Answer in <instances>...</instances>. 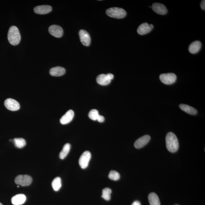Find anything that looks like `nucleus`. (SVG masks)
Returning <instances> with one entry per match:
<instances>
[{
  "instance_id": "f3484780",
  "label": "nucleus",
  "mask_w": 205,
  "mask_h": 205,
  "mask_svg": "<svg viewBox=\"0 0 205 205\" xmlns=\"http://www.w3.org/2000/svg\"><path fill=\"white\" fill-rule=\"evenodd\" d=\"M201 47V43L199 41L193 42L189 46L188 50L191 53L196 54L200 50Z\"/></svg>"
},
{
  "instance_id": "b1692460",
  "label": "nucleus",
  "mask_w": 205,
  "mask_h": 205,
  "mask_svg": "<svg viewBox=\"0 0 205 205\" xmlns=\"http://www.w3.org/2000/svg\"><path fill=\"white\" fill-rule=\"evenodd\" d=\"M111 193L112 190L111 189L109 188H105L102 191V195L101 197L105 200L109 201L111 199Z\"/></svg>"
},
{
  "instance_id": "20e7f679",
  "label": "nucleus",
  "mask_w": 205,
  "mask_h": 205,
  "mask_svg": "<svg viewBox=\"0 0 205 205\" xmlns=\"http://www.w3.org/2000/svg\"><path fill=\"white\" fill-rule=\"evenodd\" d=\"M15 181L17 185L22 186H27L32 183V179L29 175H20L16 178Z\"/></svg>"
},
{
  "instance_id": "c756f323",
  "label": "nucleus",
  "mask_w": 205,
  "mask_h": 205,
  "mask_svg": "<svg viewBox=\"0 0 205 205\" xmlns=\"http://www.w3.org/2000/svg\"><path fill=\"white\" fill-rule=\"evenodd\" d=\"M131 205H141V204L139 201H134Z\"/></svg>"
},
{
  "instance_id": "7c9ffc66",
  "label": "nucleus",
  "mask_w": 205,
  "mask_h": 205,
  "mask_svg": "<svg viewBox=\"0 0 205 205\" xmlns=\"http://www.w3.org/2000/svg\"><path fill=\"white\" fill-rule=\"evenodd\" d=\"M0 205H3L2 204V203H0Z\"/></svg>"
},
{
  "instance_id": "cd10ccee",
  "label": "nucleus",
  "mask_w": 205,
  "mask_h": 205,
  "mask_svg": "<svg viewBox=\"0 0 205 205\" xmlns=\"http://www.w3.org/2000/svg\"><path fill=\"white\" fill-rule=\"evenodd\" d=\"M201 8L203 10H205V1L203 0L200 3Z\"/></svg>"
},
{
  "instance_id": "4468645a",
  "label": "nucleus",
  "mask_w": 205,
  "mask_h": 205,
  "mask_svg": "<svg viewBox=\"0 0 205 205\" xmlns=\"http://www.w3.org/2000/svg\"><path fill=\"white\" fill-rule=\"evenodd\" d=\"M74 116V112L72 110H69L61 117V123L63 125L67 124L71 122Z\"/></svg>"
},
{
  "instance_id": "f257e3e1",
  "label": "nucleus",
  "mask_w": 205,
  "mask_h": 205,
  "mask_svg": "<svg viewBox=\"0 0 205 205\" xmlns=\"http://www.w3.org/2000/svg\"><path fill=\"white\" fill-rule=\"evenodd\" d=\"M166 146L169 152L174 153L178 151L179 143L176 134L173 132H169L166 137Z\"/></svg>"
},
{
  "instance_id": "c85d7f7f",
  "label": "nucleus",
  "mask_w": 205,
  "mask_h": 205,
  "mask_svg": "<svg viewBox=\"0 0 205 205\" xmlns=\"http://www.w3.org/2000/svg\"><path fill=\"white\" fill-rule=\"evenodd\" d=\"M106 75L110 80L111 81V80L113 79L114 78V75L113 74H111V73H108Z\"/></svg>"
},
{
  "instance_id": "bb28decb",
  "label": "nucleus",
  "mask_w": 205,
  "mask_h": 205,
  "mask_svg": "<svg viewBox=\"0 0 205 205\" xmlns=\"http://www.w3.org/2000/svg\"><path fill=\"white\" fill-rule=\"evenodd\" d=\"M97 120L99 122H104L105 120L104 117L102 116V115H99L97 119Z\"/></svg>"
},
{
  "instance_id": "dca6fc26",
  "label": "nucleus",
  "mask_w": 205,
  "mask_h": 205,
  "mask_svg": "<svg viewBox=\"0 0 205 205\" xmlns=\"http://www.w3.org/2000/svg\"><path fill=\"white\" fill-rule=\"evenodd\" d=\"M66 73V70L61 66H56L51 68L50 73L52 76H60L64 75Z\"/></svg>"
},
{
  "instance_id": "4be33fe9",
  "label": "nucleus",
  "mask_w": 205,
  "mask_h": 205,
  "mask_svg": "<svg viewBox=\"0 0 205 205\" xmlns=\"http://www.w3.org/2000/svg\"><path fill=\"white\" fill-rule=\"evenodd\" d=\"M52 188L55 191H58L60 190L62 186L61 179L60 177H56L53 180L52 183Z\"/></svg>"
},
{
  "instance_id": "ddd939ff",
  "label": "nucleus",
  "mask_w": 205,
  "mask_h": 205,
  "mask_svg": "<svg viewBox=\"0 0 205 205\" xmlns=\"http://www.w3.org/2000/svg\"><path fill=\"white\" fill-rule=\"evenodd\" d=\"M51 6L48 5H42V6L36 7L34 8L35 13L40 15H44L50 13L52 11Z\"/></svg>"
},
{
  "instance_id": "aec40b11",
  "label": "nucleus",
  "mask_w": 205,
  "mask_h": 205,
  "mask_svg": "<svg viewBox=\"0 0 205 205\" xmlns=\"http://www.w3.org/2000/svg\"><path fill=\"white\" fill-rule=\"evenodd\" d=\"M148 199L150 205H160L159 197L155 193H152L149 194Z\"/></svg>"
},
{
  "instance_id": "39448f33",
  "label": "nucleus",
  "mask_w": 205,
  "mask_h": 205,
  "mask_svg": "<svg viewBox=\"0 0 205 205\" xmlns=\"http://www.w3.org/2000/svg\"><path fill=\"white\" fill-rule=\"evenodd\" d=\"M159 79L165 85H172L176 81L177 76L173 73H164L160 75Z\"/></svg>"
},
{
  "instance_id": "9b49d317",
  "label": "nucleus",
  "mask_w": 205,
  "mask_h": 205,
  "mask_svg": "<svg viewBox=\"0 0 205 205\" xmlns=\"http://www.w3.org/2000/svg\"><path fill=\"white\" fill-rule=\"evenodd\" d=\"M79 36L81 41L84 45L88 46L90 44V36L86 31L81 30L79 31Z\"/></svg>"
},
{
  "instance_id": "a878e982",
  "label": "nucleus",
  "mask_w": 205,
  "mask_h": 205,
  "mask_svg": "<svg viewBox=\"0 0 205 205\" xmlns=\"http://www.w3.org/2000/svg\"><path fill=\"white\" fill-rule=\"evenodd\" d=\"M88 115L89 118L91 120H97L98 117L99 115V111L95 109L91 110L89 112Z\"/></svg>"
},
{
  "instance_id": "412c9836",
  "label": "nucleus",
  "mask_w": 205,
  "mask_h": 205,
  "mask_svg": "<svg viewBox=\"0 0 205 205\" xmlns=\"http://www.w3.org/2000/svg\"><path fill=\"white\" fill-rule=\"evenodd\" d=\"M71 145L69 143H66L63 147L62 151L59 154V157L61 159H64L67 156L71 149Z\"/></svg>"
},
{
  "instance_id": "6ab92c4d",
  "label": "nucleus",
  "mask_w": 205,
  "mask_h": 205,
  "mask_svg": "<svg viewBox=\"0 0 205 205\" xmlns=\"http://www.w3.org/2000/svg\"><path fill=\"white\" fill-rule=\"evenodd\" d=\"M180 109L183 111L191 115H196L198 113L197 110L192 107L185 104L179 105Z\"/></svg>"
},
{
  "instance_id": "1a4fd4ad",
  "label": "nucleus",
  "mask_w": 205,
  "mask_h": 205,
  "mask_svg": "<svg viewBox=\"0 0 205 205\" xmlns=\"http://www.w3.org/2000/svg\"><path fill=\"white\" fill-rule=\"evenodd\" d=\"M154 26L152 24H149L148 23L144 22L139 26L137 29L138 34L144 35L148 34L153 29Z\"/></svg>"
},
{
  "instance_id": "423d86ee",
  "label": "nucleus",
  "mask_w": 205,
  "mask_h": 205,
  "mask_svg": "<svg viewBox=\"0 0 205 205\" xmlns=\"http://www.w3.org/2000/svg\"><path fill=\"white\" fill-rule=\"evenodd\" d=\"M91 158V154L89 151L84 152L81 156L79 163L81 168L85 169L88 166L89 162Z\"/></svg>"
},
{
  "instance_id": "6e6552de",
  "label": "nucleus",
  "mask_w": 205,
  "mask_h": 205,
  "mask_svg": "<svg viewBox=\"0 0 205 205\" xmlns=\"http://www.w3.org/2000/svg\"><path fill=\"white\" fill-rule=\"evenodd\" d=\"M48 31L51 34L57 38L61 37L63 34L62 28L56 25L51 26L49 28Z\"/></svg>"
},
{
  "instance_id": "393cba45",
  "label": "nucleus",
  "mask_w": 205,
  "mask_h": 205,
  "mask_svg": "<svg viewBox=\"0 0 205 205\" xmlns=\"http://www.w3.org/2000/svg\"><path fill=\"white\" fill-rule=\"evenodd\" d=\"M108 177L110 179L116 181L120 179V175L116 171L112 170L110 172Z\"/></svg>"
},
{
  "instance_id": "a211bd4d",
  "label": "nucleus",
  "mask_w": 205,
  "mask_h": 205,
  "mask_svg": "<svg viewBox=\"0 0 205 205\" xmlns=\"http://www.w3.org/2000/svg\"><path fill=\"white\" fill-rule=\"evenodd\" d=\"M96 80H97V83L98 84L103 85H107L111 82V80H110L108 78L106 75L104 74L99 75L97 77Z\"/></svg>"
},
{
  "instance_id": "5701e85b",
  "label": "nucleus",
  "mask_w": 205,
  "mask_h": 205,
  "mask_svg": "<svg viewBox=\"0 0 205 205\" xmlns=\"http://www.w3.org/2000/svg\"><path fill=\"white\" fill-rule=\"evenodd\" d=\"M15 146L18 148H22L25 146L26 144L25 140L22 138H15L13 140Z\"/></svg>"
},
{
  "instance_id": "f8f14e48",
  "label": "nucleus",
  "mask_w": 205,
  "mask_h": 205,
  "mask_svg": "<svg viewBox=\"0 0 205 205\" xmlns=\"http://www.w3.org/2000/svg\"><path fill=\"white\" fill-rule=\"evenodd\" d=\"M152 9L156 13L159 15H164L167 13L168 10L164 5L162 3H155L152 5Z\"/></svg>"
},
{
  "instance_id": "0eeeda50",
  "label": "nucleus",
  "mask_w": 205,
  "mask_h": 205,
  "mask_svg": "<svg viewBox=\"0 0 205 205\" xmlns=\"http://www.w3.org/2000/svg\"><path fill=\"white\" fill-rule=\"evenodd\" d=\"M4 105L8 110L12 111H16L20 108L19 103L12 99H7L4 101Z\"/></svg>"
},
{
  "instance_id": "7ed1b4c3",
  "label": "nucleus",
  "mask_w": 205,
  "mask_h": 205,
  "mask_svg": "<svg viewBox=\"0 0 205 205\" xmlns=\"http://www.w3.org/2000/svg\"><path fill=\"white\" fill-rule=\"evenodd\" d=\"M106 13L110 17L117 19L124 18L127 14L125 10L122 8L118 7L109 8L106 10Z\"/></svg>"
},
{
  "instance_id": "f03ea898",
  "label": "nucleus",
  "mask_w": 205,
  "mask_h": 205,
  "mask_svg": "<svg viewBox=\"0 0 205 205\" xmlns=\"http://www.w3.org/2000/svg\"><path fill=\"white\" fill-rule=\"evenodd\" d=\"M8 39L11 45L15 46L18 44L21 41V36L18 28L15 26L10 27L8 32Z\"/></svg>"
},
{
  "instance_id": "2eb2a0df",
  "label": "nucleus",
  "mask_w": 205,
  "mask_h": 205,
  "mask_svg": "<svg viewBox=\"0 0 205 205\" xmlns=\"http://www.w3.org/2000/svg\"><path fill=\"white\" fill-rule=\"evenodd\" d=\"M26 198L24 194H18L12 198V204L14 205H21L25 202Z\"/></svg>"
},
{
  "instance_id": "9d476101",
  "label": "nucleus",
  "mask_w": 205,
  "mask_h": 205,
  "mask_svg": "<svg viewBox=\"0 0 205 205\" xmlns=\"http://www.w3.org/2000/svg\"><path fill=\"white\" fill-rule=\"evenodd\" d=\"M150 139V136L149 135L142 136L138 139L134 144V146L137 149L143 148L148 144Z\"/></svg>"
}]
</instances>
